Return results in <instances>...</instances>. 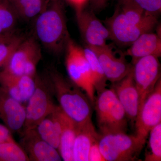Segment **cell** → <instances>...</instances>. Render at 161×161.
<instances>
[{
    "label": "cell",
    "mask_w": 161,
    "mask_h": 161,
    "mask_svg": "<svg viewBox=\"0 0 161 161\" xmlns=\"http://www.w3.org/2000/svg\"><path fill=\"white\" fill-rule=\"evenodd\" d=\"M36 18L35 31L43 46L56 54L64 51L70 36L61 4L55 1L44 6Z\"/></svg>",
    "instance_id": "cell-1"
},
{
    "label": "cell",
    "mask_w": 161,
    "mask_h": 161,
    "mask_svg": "<svg viewBox=\"0 0 161 161\" xmlns=\"http://www.w3.org/2000/svg\"><path fill=\"white\" fill-rule=\"evenodd\" d=\"M47 75L55 96L64 112L78 125L92 119V103L81 89L57 70H50Z\"/></svg>",
    "instance_id": "cell-2"
},
{
    "label": "cell",
    "mask_w": 161,
    "mask_h": 161,
    "mask_svg": "<svg viewBox=\"0 0 161 161\" xmlns=\"http://www.w3.org/2000/svg\"><path fill=\"white\" fill-rule=\"evenodd\" d=\"M97 94L95 104L102 134L125 132L128 124L126 114L114 90L106 88Z\"/></svg>",
    "instance_id": "cell-3"
},
{
    "label": "cell",
    "mask_w": 161,
    "mask_h": 161,
    "mask_svg": "<svg viewBox=\"0 0 161 161\" xmlns=\"http://www.w3.org/2000/svg\"><path fill=\"white\" fill-rule=\"evenodd\" d=\"M33 93L28 101L24 131L36 128L41 121L55 109L53 88L48 75H36Z\"/></svg>",
    "instance_id": "cell-4"
},
{
    "label": "cell",
    "mask_w": 161,
    "mask_h": 161,
    "mask_svg": "<svg viewBox=\"0 0 161 161\" xmlns=\"http://www.w3.org/2000/svg\"><path fill=\"white\" fill-rule=\"evenodd\" d=\"M65 65L70 80L85 92L92 104H95V90L89 64L83 49L70 38L67 43Z\"/></svg>",
    "instance_id": "cell-5"
},
{
    "label": "cell",
    "mask_w": 161,
    "mask_h": 161,
    "mask_svg": "<svg viewBox=\"0 0 161 161\" xmlns=\"http://www.w3.org/2000/svg\"><path fill=\"white\" fill-rule=\"evenodd\" d=\"M98 146L106 161L135 160L143 148L135 135L125 132L100 135Z\"/></svg>",
    "instance_id": "cell-6"
},
{
    "label": "cell",
    "mask_w": 161,
    "mask_h": 161,
    "mask_svg": "<svg viewBox=\"0 0 161 161\" xmlns=\"http://www.w3.org/2000/svg\"><path fill=\"white\" fill-rule=\"evenodd\" d=\"M41 55L40 47L33 38L23 39L2 71L11 75L35 78Z\"/></svg>",
    "instance_id": "cell-7"
},
{
    "label": "cell",
    "mask_w": 161,
    "mask_h": 161,
    "mask_svg": "<svg viewBox=\"0 0 161 161\" xmlns=\"http://www.w3.org/2000/svg\"><path fill=\"white\" fill-rule=\"evenodd\" d=\"M158 23L156 15L140 24H134L125 19L117 8L104 24L109 31L111 40L122 45H130L142 34L149 32Z\"/></svg>",
    "instance_id": "cell-8"
},
{
    "label": "cell",
    "mask_w": 161,
    "mask_h": 161,
    "mask_svg": "<svg viewBox=\"0 0 161 161\" xmlns=\"http://www.w3.org/2000/svg\"><path fill=\"white\" fill-rule=\"evenodd\" d=\"M135 122V136L143 148L150 130L161 122V78L142 105Z\"/></svg>",
    "instance_id": "cell-9"
},
{
    "label": "cell",
    "mask_w": 161,
    "mask_h": 161,
    "mask_svg": "<svg viewBox=\"0 0 161 161\" xmlns=\"http://www.w3.org/2000/svg\"><path fill=\"white\" fill-rule=\"evenodd\" d=\"M133 64V78L139 96V111L161 78L160 64L158 58L153 56L140 58Z\"/></svg>",
    "instance_id": "cell-10"
},
{
    "label": "cell",
    "mask_w": 161,
    "mask_h": 161,
    "mask_svg": "<svg viewBox=\"0 0 161 161\" xmlns=\"http://www.w3.org/2000/svg\"><path fill=\"white\" fill-rule=\"evenodd\" d=\"M88 47L96 55L107 80L112 83L121 80L132 70V65L126 60L125 55L117 57L111 45Z\"/></svg>",
    "instance_id": "cell-11"
},
{
    "label": "cell",
    "mask_w": 161,
    "mask_h": 161,
    "mask_svg": "<svg viewBox=\"0 0 161 161\" xmlns=\"http://www.w3.org/2000/svg\"><path fill=\"white\" fill-rule=\"evenodd\" d=\"M80 33L88 47H102L111 40L108 30L105 25L89 11H82L76 15Z\"/></svg>",
    "instance_id": "cell-12"
},
{
    "label": "cell",
    "mask_w": 161,
    "mask_h": 161,
    "mask_svg": "<svg viewBox=\"0 0 161 161\" xmlns=\"http://www.w3.org/2000/svg\"><path fill=\"white\" fill-rule=\"evenodd\" d=\"M113 83L112 88L123 107L127 118L135 122L139 109V96L133 78L132 68L125 78Z\"/></svg>",
    "instance_id": "cell-13"
},
{
    "label": "cell",
    "mask_w": 161,
    "mask_h": 161,
    "mask_svg": "<svg viewBox=\"0 0 161 161\" xmlns=\"http://www.w3.org/2000/svg\"><path fill=\"white\" fill-rule=\"evenodd\" d=\"M23 142L30 160L35 161L62 160L58 150L41 138L36 129L24 131Z\"/></svg>",
    "instance_id": "cell-14"
},
{
    "label": "cell",
    "mask_w": 161,
    "mask_h": 161,
    "mask_svg": "<svg viewBox=\"0 0 161 161\" xmlns=\"http://www.w3.org/2000/svg\"><path fill=\"white\" fill-rule=\"evenodd\" d=\"M26 109L22 103L0 88V118L13 132L19 131L26 120Z\"/></svg>",
    "instance_id": "cell-15"
},
{
    "label": "cell",
    "mask_w": 161,
    "mask_h": 161,
    "mask_svg": "<svg viewBox=\"0 0 161 161\" xmlns=\"http://www.w3.org/2000/svg\"><path fill=\"white\" fill-rule=\"evenodd\" d=\"M1 88L21 103L28 102L35 88V78L15 75L0 71Z\"/></svg>",
    "instance_id": "cell-16"
},
{
    "label": "cell",
    "mask_w": 161,
    "mask_h": 161,
    "mask_svg": "<svg viewBox=\"0 0 161 161\" xmlns=\"http://www.w3.org/2000/svg\"><path fill=\"white\" fill-rule=\"evenodd\" d=\"M100 136L92 119L78 125L73 149V161H88L90 148L94 142L99 140Z\"/></svg>",
    "instance_id": "cell-17"
},
{
    "label": "cell",
    "mask_w": 161,
    "mask_h": 161,
    "mask_svg": "<svg viewBox=\"0 0 161 161\" xmlns=\"http://www.w3.org/2000/svg\"><path fill=\"white\" fill-rule=\"evenodd\" d=\"M132 58V63L140 58L148 56L160 58L161 56V36L159 34H142L130 45L125 54Z\"/></svg>",
    "instance_id": "cell-18"
},
{
    "label": "cell",
    "mask_w": 161,
    "mask_h": 161,
    "mask_svg": "<svg viewBox=\"0 0 161 161\" xmlns=\"http://www.w3.org/2000/svg\"><path fill=\"white\" fill-rule=\"evenodd\" d=\"M57 112L61 126L59 153L64 161H73V149L78 125L64 112L59 106Z\"/></svg>",
    "instance_id": "cell-19"
},
{
    "label": "cell",
    "mask_w": 161,
    "mask_h": 161,
    "mask_svg": "<svg viewBox=\"0 0 161 161\" xmlns=\"http://www.w3.org/2000/svg\"><path fill=\"white\" fill-rule=\"evenodd\" d=\"M36 129L42 139L59 150L61 129L50 114L41 121Z\"/></svg>",
    "instance_id": "cell-20"
},
{
    "label": "cell",
    "mask_w": 161,
    "mask_h": 161,
    "mask_svg": "<svg viewBox=\"0 0 161 161\" xmlns=\"http://www.w3.org/2000/svg\"><path fill=\"white\" fill-rule=\"evenodd\" d=\"M83 51L89 64L92 81L95 92L99 93L106 88L108 80L95 53L87 47L84 48Z\"/></svg>",
    "instance_id": "cell-21"
},
{
    "label": "cell",
    "mask_w": 161,
    "mask_h": 161,
    "mask_svg": "<svg viewBox=\"0 0 161 161\" xmlns=\"http://www.w3.org/2000/svg\"><path fill=\"white\" fill-rule=\"evenodd\" d=\"M14 11L17 16L26 20L36 18L44 8L42 0H12Z\"/></svg>",
    "instance_id": "cell-22"
},
{
    "label": "cell",
    "mask_w": 161,
    "mask_h": 161,
    "mask_svg": "<svg viewBox=\"0 0 161 161\" xmlns=\"http://www.w3.org/2000/svg\"><path fill=\"white\" fill-rule=\"evenodd\" d=\"M27 153L15 141L0 143V161H30Z\"/></svg>",
    "instance_id": "cell-23"
},
{
    "label": "cell",
    "mask_w": 161,
    "mask_h": 161,
    "mask_svg": "<svg viewBox=\"0 0 161 161\" xmlns=\"http://www.w3.org/2000/svg\"><path fill=\"white\" fill-rule=\"evenodd\" d=\"M149 145L145 161H161V122L150 130Z\"/></svg>",
    "instance_id": "cell-24"
},
{
    "label": "cell",
    "mask_w": 161,
    "mask_h": 161,
    "mask_svg": "<svg viewBox=\"0 0 161 161\" xmlns=\"http://www.w3.org/2000/svg\"><path fill=\"white\" fill-rule=\"evenodd\" d=\"M23 40L21 37L10 34L0 41V69L6 65L13 52Z\"/></svg>",
    "instance_id": "cell-25"
},
{
    "label": "cell",
    "mask_w": 161,
    "mask_h": 161,
    "mask_svg": "<svg viewBox=\"0 0 161 161\" xmlns=\"http://www.w3.org/2000/svg\"><path fill=\"white\" fill-rule=\"evenodd\" d=\"M17 17L14 10L0 4V36L6 35L3 34L13 28L15 25Z\"/></svg>",
    "instance_id": "cell-26"
},
{
    "label": "cell",
    "mask_w": 161,
    "mask_h": 161,
    "mask_svg": "<svg viewBox=\"0 0 161 161\" xmlns=\"http://www.w3.org/2000/svg\"><path fill=\"white\" fill-rule=\"evenodd\" d=\"M140 8L147 13L155 15L161 10V0H132Z\"/></svg>",
    "instance_id": "cell-27"
},
{
    "label": "cell",
    "mask_w": 161,
    "mask_h": 161,
    "mask_svg": "<svg viewBox=\"0 0 161 161\" xmlns=\"http://www.w3.org/2000/svg\"><path fill=\"white\" fill-rule=\"evenodd\" d=\"M98 140L94 142L90 148L88 161H106L101 152L98 146Z\"/></svg>",
    "instance_id": "cell-28"
},
{
    "label": "cell",
    "mask_w": 161,
    "mask_h": 161,
    "mask_svg": "<svg viewBox=\"0 0 161 161\" xmlns=\"http://www.w3.org/2000/svg\"><path fill=\"white\" fill-rule=\"evenodd\" d=\"M9 141H15L11 131L6 126L0 124V143Z\"/></svg>",
    "instance_id": "cell-29"
},
{
    "label": "cell",
    "mask_w": 161,
    "mask_h": 161,
    "mask_svg": "<svg viewBox=\"0 0 161 161\" xmlns=\"http://www.w3.org/2000/svg\"><path fill=\"white\" fill-rule=\"evenodd\" d=\"M67 1L75 7L76 10V15H77L84 10V6L88 0H67Z\"/></svg>",
    "instance_id": "cell-30"
},
{
    "label": "cell",
    "mask_w": 161,
    "mask_h": 161,
    "mask_svg": "<svg viewBox=\"0 0 161 161\" xmlns=\"http://www.w3.org/2000/svg\"><path fill=\"white\" fill-rule=\"evenodd\" d=\"M108 0H99L97 4H96L95 7L97 9H99V8H102L103 6L105 5L106 3H107Z\"/></svg>",
    "instance_id": "cell-31"
},
{
    "label": "cell",
    "mask_w": 161,
    "mask_h": 161,
    "mask_svg": "<svg viewBox=\"0 0 161 161\" xmlns=\"http://www.w3.org/2000/svg\"><path fill=\"white\" fill-rule=\"evenodd\" d=\"M98 1H99V0H92L93 3H94V5H95V6H96V4H97V3H98Z\"/></svg>",
    "instance_id": "cell-32"
}]
</instances>
